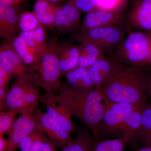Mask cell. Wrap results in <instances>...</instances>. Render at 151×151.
Listing matches in <instances>:
<instances>
[{"instance_id":"obj_41","label":"cell","mask_w":151,"mask_h":151,"mask_svg":"<svg viewBox=\"0 0 151 151\" xmlns=\"http://www.w3.org/2000/svg\"><path fill=\"white\" fill-rule=\"evenodd\" d=\"M22 1H24V0H22Z\"/></svg>"},{"instance_id":"obj_33","label":"cell","mask_w":151,"mask_h":151,"mask_svg":"<svg viewBox=\"0 0 151 151\" xmlns=\"http://www.w3.org/2000/svg\"><path fill=\"white\" fill-rule=\"evenodd\" d=\"M34 132H33L30 134L28 135L25 137L20 142L19 144L18 147L20 149L21 151H30L34 137Z\"/></svg>"},{"instance_id":"obj_30","label":"cell","mask_w":151,"mask_h":151,"mask_svg":"<svg viewBox=\"0 0 151 151\" xmlns=\"http://www.w3.org/2000/svg\"><path fill=\"white\" fill-rule=\"evenodd\" d=\"M70 1L81 12L87 13L97 9L95 0H72Z\"/></svg>"},{"instance_id":"obj_14","label":"cell","mask_w":151,"mask_h":151,"mask_svg":"<svg viewBox=\"0 0 151 151\" xmlns=\"http://www.w3.org/2000/svg\"><path fill=\"white\" fill-rule=\"evenodd\" d=\"M15 6H0V37L11 42L17 35L19 15Z\"/></svg>"},{"instance_id":"obj_12","label":"cell","mask_w":151,"mask_h":151,"mask_svg":"<svg viewBox=\"0 0 151 151\" xmlns=\"http://www.w3.org/2000/svg\"><path fill=\"white\" fill-rule=\"evenodd\" d=\"M37 129V124L34 113H26L15 121L9 132L8 139L10 143V151H16L21 141Z\"/></svg>"},{"instance_id":"obj_34","label":"cell","mask_w":151,"mask_h":151,"mask_svg":"<svg viewBox=\"0 0 151 151\" xmlns=\"http://www.w3.org/2000/svg\"><path fill=\"white\" fill-rule=\"evenodd\" d=\"M9 89L8 87H0V110L4 111L5 108V100Z\"/></svg>"},{"instance_id":"obj_22","label":"cell","mask_w":151,"mask_h":151,"mask_svg":"<svg viewBox=\"0 0 151 151\" xmlns=\"http://www.w3.org/2000/svg\"><path fill=\"white\" fill-rule=\"evenodd\" d=\"M94 142L93 136L90 134L86 127L77 131V135L61 151H90Z\"/></svg>"},{"instance_id":"obj_37","label":"cell","mask_w":151,"mask_h":151,"mask_svg":"<svg viewBox=\"0 0 151 151\" xmlns=\"http://www.w3.org/2000/svg\"><path fill=\"white\" fill-rule=\"evenodd\" d=\"M39 151H58L57 148L47 138Z\"/></svg>"},{"instance_id":"obj_26","label":"cell","mask_w":151,"mask_h":151,"mask_svg":"<svg viewBox=\"0 0 151 151\" xmlns=\"http://www.w3.org/2000/svg\"><path fill=\"white\" fill-rule=\"evenodd\" d=\"M65 14V25L68 33L78 30L81 23V12L71 1L62 6Z\"/></svg>"},{"instance_id":"obj_38","label":"cell","mask_w":151,"mask_h":151,"mask_svg":"<svg viewBox=\"0 0 151 151\" xmlns=\"http://www.w3.org/2000/svg\"><path fill=\"white\" fill-rule=\"evenodd\" d=\"M138 151H151V149L149 148L142 147Z\"/></svg>"},{"instance_id":"obj_39","label":"cell","mask_w":151,"mask_h":151,"mask_svg":"<svg viewBox=\"0 0 151 151\" xmlns=\"http://www.w3.org/2000/svg\"><path fill=\"white\" fill-rule=\"evenodd\" d=\"M48 1H49L50 2L55 4L56 3L59 2L61 0H48Z\"/></svg>"},{"instance_id":"obj_9","label":"cell","mask_w":151,"mask_h":151,"mask_svg":"<svg viewBox=\"0 0 151 151\" xmlns=\"http://www.w3.org/2000/svg\"><path fill=\"white\" fill-rule=\"evenodd\" d=\"M37 129L43 133L56 148H63L73 139L71 134L55 122L38 107L34 111Z\"/></svg>"},{"instance_id":"obj_36","label":"cell","mask_w":151,"mask_h":151,"mask_svg":"<svg viewBox=\"0 0 151 151\" xmlns=\"http://www.w3.org/2000/svg\"><path fill=\"white\" fill-rule=\"evenodd\" d=\"M145 75L146 93H151V70L145 71Z\"/></svg>"},{"instance_id":"obj_40","label":"cell","mask_w":151,"mask_h":151,"mask_svg":"<svg viewBox=\"0 0 151 151\" xmlns=\"http://www.w3.org/2000/svg\"><path fill=\"white\" fill-rule=\"evenodd\" d=\"M147 95L148 97H150L151 101V93H149V94H147Z\"/></svg>"},{"instance_id":"obj_19","label":"cell","mask_w":151,"mask_h":151,"mask_svg":"<svg viewBox=\"0 0 151 151\" xmlns=\"http://www.w3.org/2000/svg\"><path fill=\"white\" fill-rule=\"evenodd\" d=\"M80 55L78 67L88 69L106 54L100 47L89 42L79 44Z\"/></svg>"},{"instance_id":"obj_10","label":"cell","mask_w":151,"mask_h":151,"mask_svg":"<svg viewBox=\"0 0 151 151\" xmlns=\"http://www.w3.org/2000/svg\"><path fill=\"white\" fill-rule=\"evenodd\" d=\"M127 23L128 32H151V0H132Z\"/></svg>"},{"instance_id":"obj_31","label":"cell","mask_w":151,"mask_h":151,"mask_svg":"<svg viewBox=\"0 0 151 151\" xmlns=\"http://www.w3.org/2000/svg\"><path fill=\"white\" fill-rule=\"evenodd\" d=\"M34 134V137L30 151H39L47 138L43 133L37 129H36Z\"/></svg>"},{"instance_id":"obj_21","label":"cell","mask_w":151,"mask_h":151,"mask_svg":"<svg viewBox=\"0 0 151 151\" xmlns=\"http://www.w3.org/2000/svg\"><path fill=\"white\" fill-rule=\"evenodd\" d=\"M12 44L22 61L28 67L34 65L45 52L38 51L32 48L19 35L14 39Z\"/></svg>"},{"instance_id":"obj_8","label":"cell","mask_w":151,"mask_h":151,"mask_svg":"<svg viewBox=\"0 0 151 151\" xmlns=\"http://www.w3.org/2000/svg\"><path fill=\"white\" fill-rule=\"evenodd\" d=\"M40 102L45 108L47 115L65 131L70 134L78 131L72 115L58 94L46 92L40 95Z\"/></svg>"},{"instance_id":"obj_18","label":"cell","mask_w":151,"mask_h":151,"mask_svg":"<svg viewBox=\"0 0 151 151\" xmlns=\"http://www.w3.org/2000/svg\"><path fill=\"white\" fill-rule=\"evenodd\" d=\"M58 7L48 0H37L34 6V11L41 25L46 30L55 28V15Z\"/></svg>"},{"instance_id":"obj_2","label":"cell","mask_w":151,"mask_h":151,"mask_svg":"<svg viewBox=\"0 0 151 151\" xmlns=\"http://www.w3.org/2000/svg\"><path fill=\"white\" fill-rule=\"evenodd\" d=\"M58 96L72 116L81 121L94 137L103 113L104 99L100 87H96L87 94L80 93L69 84L62 83Z\"/></svg>"},{"instance_id":"obj_7","label":"cell","mask_w":151,"mask_h":151,"mask_svg":"<svg viewBox=\"0 0 151 151\" xmlns=\"http://www.w3.org/2000/svg\"><path fill=\"white\" fill-rule=\"evenodd\" d=\"M126 4L111 9H97L86 14L77 31H84L127 22Z\"/></svg>"},{"instance_id":"obj_28","label":"cell","mask_w":151,"mask_h":151,"mask_svg":"<svg viewBox=\"0 0 151 151\" xmlns=\"http://www.w3.org/2000/svg\"><path fill=\"white\" fill-rule=\"evenodd\" d=\"M18 25L21 32H31L41 25L34 12H25L20 15Z\"/></svg>"},{"instance_id":"obj_13","label":"cell","mask_w":151,"mask_h":151,"mask_svg":"<svg viewBox=\"0 0 151 151\" xmlns=\"http://www.w3.org/2000/svg\"><path fill=\"white\" fill-rule=\"evenodd\" d=\"M35 81L32 75L20 76L9 89L5 100L7 111H17L20 114L25 95L32 83Z\"/></svg>"},{"instance_id":"obj_11","label":"cell","mask_w":151,"mask_h":151,"mask_svg":"<svg viewBox=\"0 0 151 151\" xmlns=\"http://www.w3.org/2000/svg\"><path fill=\"white\" fill-rule=\"evenodd\" d=\"M0 65L18 77L32 75L29 68L22 61L11 42H4L1 45Z\"/></svg>"},{"instance_id":"obj_4","label":"cell","mask_w":151,"mask_h":151,"mask_svg":"<svg viewBox=\"0 0 151 151\" xmlns=\"http://www.w3.org/2000/svg\"><path fill=\"white\" fill-rule=\"evenodd\" d=\"M58 42L55 38L52 39L39 59L34 65L29 67L38 86L46 92L53 94L59 92L62 83L60 79L63 74L56 52Z\"/></svg>"},{"instance_id":"obj_17","label":"cell","mask_w":151,"mask_h":151,"mask_svg":"<svg viewBox=\"0 0 151 151\" xmlns=\"http://www.w3.org/2000/svg\"><path fill=\"white\" fill-rule=\"evenodd\" d=\"M65 75L67 84L80 93H89L96 87L86 68L77 67Z\"/></svg>"},{"instance_id":"obj_27","label":"cell","mask_w":151,"mask_h":151,"mask_svg":"<svg viewBox=\"0 0 151 151\" xmlns=\"http://www.w3.org/2000/svg\"><path fill=\"white\" fill-rule=\"evenodd\" d=\"M37 86L35 81H34L28 89L25 95L23 106L20 114L34 113L38 107L40 95Z\"/></svg>"},{"instance_id":"obj_1","label":"cell","mask_w":151,"mask_h":151,"mask_svg":"<svg viewBox=\"0 0 151 151\" xmlns=\"http://www.w3.org/2000/svg\"><path fill=\"white\" fill-rule=\"evenodd\" d=\"M100 89L104 99L113 103L142 106L148 97L145 71L118 61Z\"/></svg>"},{"instance_id":"obj_3","label":"cell","mask_w":151,"mask_h":151,"mask_svg":"<svg viewBox=\"0 0 151 151\" xmlns=\"http://www.w3.org/2000/svg\"><path fill=\"white\" fill-rule=\"evenodd\" d=\"M113 55L119 62L144 71L151 70V32H128Z\"/></svg>"},{"instance_id":"obj_32","label":"cell","mask_w":151,"mask_h":151,"mask_svg":"<svg viewBox=\"0 0 151 151\" xmlns=\"http://www.w3.org/2000/svg\"><path fill=\"white\" fill-rule=\"evenodd\" d=\"M13 75L0 65V87H8Z\"/></svg>"},{"instance_id":"obj_16","label":"cell","mask_w":151,"mask_h":151,"mask_svg":"<svg viewBox=\"0 0 151 151\" xmlns=\"http://www.w3.org/2000/svg\"><path fill=\"white\" fill-rule=\"evenodd\" d=\"M117 61L113 54H106L87 69L96 87L102 86Z\"/></svg>"},{"instance_id":"obj_5","label":"cell","mask_w":151,"mask_h":151,"mask_svg":"<svg viewBox=\"0 0 151 151\" xmlns=\"http://www.w3.org/2000/svg\"><path fill=\"white\" fill-rule=\"evenodd\" d=\"M128 33L127 22L122 24L76 31L70 35V42L79 44L89 42L100 47L106 54L113 52L124 40Z\"/></svg>"},{"instance_id":"obj_6","label":"cell","mask_w":151,"mask_h":151,"mask_svg":"<svg viewBox=\"0 0 151 151\" xmlns=\"http://www.w3.org/2000/svg\"><path fill=\"white\" fill-rule=\"evenodd\" d=\"M104 106L103 118L93 137L94 140L122 137L121 131L126 117L136 108L142 106L113 103L104 99Z\"/></svg>"},{"instance_id":"obj_15","label":"cell","mask_w":151,"mask_h":151,"mask_svg":"<svg viewBox=\"0 0 151 151\" xmlns=\"http://www.w3.org/2000/svg\"><path fill=\"white\" fill-rule=\"evenodd\" d=\"M56 52L63 75H66L78 67L80 55L79 44H73L71 42H58Z\"/></svg>"},{"instance_id":"obj_24","label":"cell","mask_w":151,"mask_h":151,"mask_svg":"<svg viewBox=\"0 0 151 151\" xmlns=\"http://www.w3.org/2000/svg\"><path fill=\"white\" fill-rule=\"evenodd\" d=\"M142 106L138 107L130 113L126 117L122 126L121 131L122 137L129 138L130 142L134 137L140 128Z\"/></svg>"},{"instance_id":"obj_35","label":"cell","mask_w":151,"mask_h":151,"mask_svg":"<svg viewBox=\"0 0 151 151\" xmlns=\"http://www.w3.org/2000/svg\"><path fill=\"white\" fill-rule=\"evenodd\" d=\"M10 143L8 139L0 136V151H10Z\"/></svg>"},{"instance_id":"obj_23","label":"cell","mask_w":151,"mask_h":151,"mask_svg":"<svg viewBox=\"0 0 151 151\" xmlns=\"http://www.w3.org/2000/svg\"><path fill=\"white\" fill-rule=\"evenodd\" d=\"M47 30L41 25L31 32H21L19 35L26 43L38 51H45L47 47Z\"/></svg>"},{"instance_id":"obj_25","label":"cell","mask_w":151,"mask_h":151,"mask_svg":"<svg viewBox=\"0 0 151 151\" xmlns=\"http://www.w3.org/2000/svg\"><path fill=\"white\" fill-rule=\"evenodd\" d=\"M130 142V139L126 137L94 140L90 151H124Z\"/></svg>"},{"instance_id":"obj_20","label":"cell","mask_w":151,"mask_h":151,"mask_svg":"<svg viewBox=\"0 0 151 151\" xmlns=\"http://www.w3.org/2000/svg\"><path fill=\"white\" fill-rule=\"evenodd\" d=\"M141 112L140 128L132 140L137 139L142 147L151 149V104H144L141 108Z\"/></svg>"},{"instance_id":"obj_29","label":"cell","mask_w":151,"mask_h":151,"mask_svg":"<svg viewBox=\"0 0 151 151\" xmlns=\"http://www.w3.org/2000/svg\"><path fill=\"white\" fill-rule=\"evenodd\" d=\"M19 113L17 111H0V136L9 134Z\"/></svg>"}]
</instances>
